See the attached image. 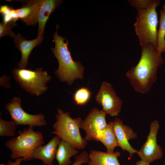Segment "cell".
Wrapping results in <instances>:
<instances>
[{
	"instance_id": "cell-24",
	"label": "cell",
	"mask_w": 165,
	"mask_h": 165,
	"mask_svg": "<svg viewBox=\"0 0 165 165\" xmlns=\"http://www.w3.org/2000/svg\"><path fill=\"white\" fill-rule=\"evenodd\" d=\"M10 80L9 76L3 75L0 78V86L6 88H11V86L9 82Z\"/></svg>"
},
{
	"instance_id": "cell-11",
	"label": "cell",
	"mask_w": 165,
	"mask_h": 165,
	"mask_svg": "<svg viewBox=\"0 0 165 165\" xmlns=\"http://www.w3.org/2000/svg\"><path fill=\"white\" fill-rule=\"evenodd\" d=\"M112 122L118 146L124 151L128 152L130 158H132L134 154L138 153V150L133 148L129 141L137 138V134L131 128L124 125L122 120L118 118H116Z\"/></svg>"
},
{
	"instance_id": "cell-27",
	"label": "cell",
	"mask_w": 165,
	"mask_h": 165,
	"mask_svg": "<svg viewBox=\"0 0 165 165\" xmlns=\"http://www.w3.org/2000/svg\"><path fill=\"white\" fill-rule=\"evenodd\" d=\"M135 165H150V164L149 163L141 160L136 162Z\"/></svg>"
},
{
	"instance_id": "cell-31",
	"label": "cell",
	"mask_w": 165,
	"mask_h": 165,
	"mask_svg": "<svg viewBox=\"0 0 165 165\" xmlns=\"http://www.w3.org/2000/svg\"><path fill=\"white\" fill-rule=\"evenodd\" d=\"M163 165H165V162L164 163Z\"/></svg>"
},
{
	"instance_id": "cell-26",
	"label": "cell",
	"mask_w": 165,
	"mask_h": 165,
	"mask_svg": "<svg viewBox=\"0 0 165 165\" xmlns=\"http://www.w3.org/2000/svg\"><path fill=\"white\" fill-rule=\"evenodd\" d=\"M23 161V159L22 158L17 159L13 162L8 160L7 165H20L21 162Z\"/></svg>"
},
{
	"instance_id": "cell-22",
	"label": "cell",
	"mask_w": 165,
	"mask_h": 165,
	"mask_svg": "<svg viewBox=\"0 0 165 165\" xmlns=\"http://www.w3.org/2000/svg\"><path fill=\"white\" fill-rule=\"evenodd\" d=\"M16 26V22L11 21L5 24L2 22L0 23V38L5 36H8L13 38L16 35L12 31V29Z\"/></svg>"
},
{
	"instance_id": "cell-3",
	"label": "cell",
	"mask_w": 165,
	"mask_h": 165,
	"mask_svg": "<svg viewBox=\"0 0 165 165\" xmlns=\"http://www.w3.org/2000/svg\"><path fill=\"white\" fill-rule=\"evenodd\" d=\"M59 27L57 24L56 31L53 36L55 45L54 48H51L59 64L58 68L55 71V73L61 82H65L70 86L75 80L83 79L84 67L79 61L73 60L68 48V41L64 42L66 38L58 34Z\"/></svg>"
},
{
	"instance_id": "cell-9",
	"label": "cell",
	"mask_w": 165,
	"mask_h": 165,
	"mask_svg": "<svg viewBox=\"0 0 165 165\" xmlns=\"http://www.w3.org/2000/svg\"><path fill=\"white\" fill-rule=\"evenodd\" d=\"M159 128L158 120H155L151 123L147 140L137 153L141 160L150 163L163 157V149L157 142V135Z\"/></svg>"
},
{
	"instance_id": "cell-4",
	"label": "cell",
	"mask_w": 165,
	"mask_h": 165,
	"mask_svg": "<svg viewBox=\"0 0 165 165\" xmlns=\"http://www.w3.org/2000/svg\"><path fill=\"white\" fill-rule=\"evenodd\" d=\"M33 128L30 126L23 131L19 130V136L6 142L5 146L11 151L12 159L22 158L24 161L31 160L35 150L44 144L42 133L35 131Z\"/></svg>"
},
{
	"instance_id": "cell-17",
	"label": "cell",
	"mask_w": 165,
	"mask_h": 165,
	"mask_svg": "<svg viewBox=\"0 0 165 165\" xmlns=\"http://www.w3.org/2000/svg\"><path fill=\"white\" fill-rule=\"evenodd\" d=\"M77 149L68 142L61 140L55 158L58 162V165H71L72 161L70 158L75 156L79 153Z\"/></svg>"
},
{
	"instance_id": "cell-14",
	"label": "cell",
	"mask_w": 165,
	"mask_h": 165,
	"mask_svg": "<svg viewBox=\"0 0 165 165\" xmlns=\"http://www.w3.org/2000/svg\"><path fill=\"white\" fill-rule=\"evenodd\" d=\"M61 0H39L37 14L38 34H43L47 21L51 14L63 2Z\"/></svg>"
},
{
	"instance_id": "cell-8",
	"label": "cell",
	"mask_w": 165,
	"mask_h": 165,
	"mask_svg": "<svg viewBox=\"0 0 165 165\" xmlns=\"http://www.w3.org/2000/svg\"><path fill=\"white\" fill-rule=\"evenodd\" d=\"M95 99L106 114L112 117L119 116L122 105V101L117 96L110 83L103 82Z\"/></svg>"
},
{
	"instance_id": "cell-30",
	"label": "cell",
	"mask_w": 165,
	"mask_h": 165,
	"mask_svg": "<svg viewBox=\"0 0 165 165\" xmlns=\"http://www.w3.org/2000/svg\"><path fill=\"white\" fill-rule=\"evenodd\" d=\"M164 52H165V48H164Z\"/></svg>"
},
{
	"instance_id": "cell-5",
	"label": "cell",
	"mask_w": 165,
	"mask_h": 165,
	"mask_svg": "<svg viewBox=\"0 0 165 165\" xmlns=\"http://www.w3.org/2000/svg\"><path fill=\"white\" fill-rule=\"evenodd\" d=\"M55 117L56 121L53 125L54 130L51 134L58 136L61 140L68 142L76 149H84L87 141L82 138L80 133L82 118L73 119L69 112H64L61 108L57 109Z\"/></svg>"
},
{
	"instance_id": "cell-29",
	"label": "cell",
	"mask_w": 165,
	"mask_h": 165,
	"mask_svg": "<svg viewBox=\"0 0 165 165\" xmlns=\"http://www.w3.org/2000/svg\"><path fill=\"white\" fill-rule=\"evenodd\" d=\"M0 165H6L3 163H1Z\"/></svg>"
},
{
	"instance_id": "cell-16",
	"label": "cell",
	"mask_w": 165,
	"mask_h": 165,
	"mask_svg": "<svg viewBox=\"0 0 165 165\" xmlns=\"http://www.w3.org/2000/svg\"><path fill=\"white\" fill-rule=\"evenodd\" d=\"M121 155L119 151L113 153L92 150L89 154L88 165H120L118 157Z\"/></svg>"
},
{
	"instance_id": "cell-15",
	"label": "cell",
	"mask_w": 165,
	"mask_h": 165,
	"mask_svg": "<svg viewBox=\"0 0 165 165\" xmlns=\"http://www.w3.org/2000/svg\"><path fill=\"white\" fill-rule=\"evenodd\" d=\"M26 3L21 8L16 9L19 19H20L26 26L35 25L37 24V14L39 0L20 1Z\"/></svg>"
},
{
	"instance_id": "cell-18",
	"label": "cell",
	"mask_w": 165,
	"mask_h": 165,
	"mask_svg": "<svg viewBox=\"0 0 165 165\" xmlns=\"http://www.w3.org/2000/svg\"><path fill=\"white\" fill-rule=\"evenodd\" d=\"M99 141L105 145L106 152L109 153L113 152L115 148L118 146L112 121L109 122L107 127L98 134L97 141Z\"/></svg>"
},
{
	"instance_id": "cell-1",
	"label": "cell",
	"mask_w": 165,
	"mask_h": 165,
	"mask_svg": "<svg viewBox=\"0 0 165 165\" xmlns=\"http://www.w3.org/2000/svg\"><path fill=\"white\" fill-rule=\"evenodd\" d=\"M141 47L138 62L126 75L135 91L145 94L149 91L156 82L157 71L163 63V60L157 47L148 45Z\"/></svg>"
},
{
	"instance_id": "cell-20",
	"label": "cell",
	"mask_w": 165,
	"mask_h": 165,
	"mask_svg": "<svg viewBox=\"0 0 165 165\" xmlns=\"http://www.w3.org/2000/svg\"><path fill=\"white\" fill-rule=\"evenodd\" d=\"M17 124L12 120L6 121L0 118V136L1 137H15Z\"/></svg>"
},
{
	"instance_id": "cell-2",
	"label": "cell",
	"mask_w": 165,
	"mask_h": 165,
	"mask_svg": "<svg viewBox=\"0 0 165 165\" xmlns=\"http://www.w3.org/2000/svg\"><path fill=\"white\" fill-rule=\"evenodd\" d=\"M128 1L137 11L136 21L134 26L141 46L151 45L157 47V27L158 21L156 8L160 5V1Z\"/></svg>"
},
{
	"instance_id": "cell-10",
	"label": "cell",
	"mask_w": 165,
	"mask_h": 165,
	"mask_svg": "<svg viewBox=\"0 0 165 165\" xmlns=\"http://www.w3.org/2000/svg\"><path fill=\"white\" fill-rule=\"evenodd\" d=\"M106 114L102 110L94 108L82 120L80 128L86 132L84 138L86 141H97V138L100 132L108 126L106 121Z\"/></svg>"
},
{
	"instance_id": "cell-12",
	"label": "cell",
	"mask_w": 165,
	"mask_h": 165,
	"mask_svg": "<svg viewBox=\"0 0 165 165\" xmlns=\"http://www.w3.org/2000/svg\"><path fill=\"white\" fill-rule=\"evenodd\" d=\"M13 38L15 47L21 53V60L17 64L18 68H26L30 54L35 47L41 44L43 39V34H38L36 38L30 40H27L20 33L15 35Z\"/></svg>"
},
{
	"instance_id": "cell-6",
	"label": "cell",
	"mask_w": 165,
	"mask_h": 165,
	"mask_svg": "<svg viewBox=\"0 0 165 165\" xmlns=\"http://www.w3.org/2000/svg\"><path fill=\"white\" fill-rule=\"evenodd\" d=\"M11 73L15 81L25 91L34 96H39L47 90V84L51 79L41 67L34 70L14 68Z\"/></svg>"
},
{
	"instance_id": "cell-7",
	"label": "cell",
	"mask_w": 165,
	"mask_h": 165,
	"mask_svg": "<svg viewBox=\"0 0 165 165\" xmlns=\"http://www.w3.org/2000/svg\"><path fill=\"white\" fill-rule=\"evenodd\" d=\"M21 100L15 97L5 106L9 112L12 120L17 125L28 126L29 127H41L46 125V121L45 116L42 113L36 115L29 114L25 111L21 107Z\"/></svg>"
},
{
	"instance_id": "cell-19",
	"label": "cell",
	"mask_w": 165,
	"mask_h": 165,
	"mask_svg": "<svg viewBox=\"0 0 165 165\" xmlns=\"http://www.w3.org/2000/svg\"><path fill=\"white\" fill-rule=\"evenodd\" d=\"M159 21L160 27L157 32L158 50L162 53L164 52L165 39V11L161 9Z\"/></svg>"
},
{
	"instance_id": "cell-13",
	"label": "cell",
	"mask_w": 165,
	"mask_h": 165,
	"mask_svg": "<svg viewBox=\"0 0 165 165\" xmlns=\"http://www.w3.org/2000/svg\"><path fill=\"white\" fill-rule=\"evenodd\" d=\"M61 139L55 135L46 145L37 148L33 154V159L41 160L44 165H54L53 162Z\"/></svg>"
},
{
	"instance_id": "cell-28",
	"label": "cell",
	"mask_w": 165,
	"mask_h": 165,
	"mask_svg": "<svg viewBox=\"0 0 165 165\" xmlns=\"http://www.w3.org/2000/svg\"><path fill=\"white\" fill-rule=\"evenodd\" d=\"M163 10L165 11V2L164 4H163V6H162Z\"/></svg>"
},
{
	"instance_id": "cell-23",
	"label": "cell",
	"mask_w": 165,
	"mask_h": 165,
	"mask_svg": "<svg viewBox=\"0 0 165 165\" xmlns=\"http://www.w3.org/2000/svg\"><path fill=\"white\" fill-rule=\"evenodd\" d=\"M89 161V154L86 151H83L75 157L74 163L71 165H82L88 163Z\"/></svg>"
},
{
	"instance_id": "cell-25",
	"label": "cell",
	"mask_w": 165,
	"mask_h": 165,
	"mask_svg": "<svg viewBox=\"0 0 165 165\" xmlns=\"http://www.w3.org/2000/svg\"><path fill=\"white\" fill-rule=\"evenodd\" d=\"M13 9L11 7L7 5L1 6H0V12L3 16H4L9 13Z\"/></svg>"
},
{
	"instance_id": "cell-21",
	"label": "cell",
	"mask_w": 165,
	"mask_h": 165,
	"mask_svg": "<svg viewBox=\"0 0 165 165\" xmlns=\"http://www.w3.org/2000/svg\"><path fill=\"white\" fill-rule=\"evenodd\" d=\"M91 92L87 88L81 87L77 89L73 95V100L75 104L78 105H83L90 101Z\"/></svg>"
}]
</instances>
